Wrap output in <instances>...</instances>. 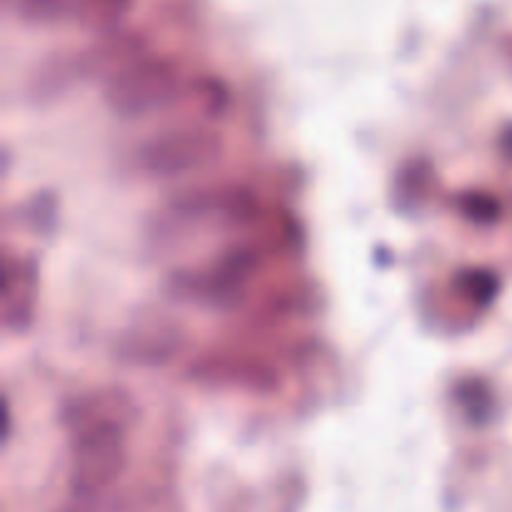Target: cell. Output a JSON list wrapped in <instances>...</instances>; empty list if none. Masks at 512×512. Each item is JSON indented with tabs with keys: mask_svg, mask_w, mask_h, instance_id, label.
<instances>
[{
	"mask_svg": "<svg viewBox=\"0 0 512 512\" xmlns=\"http://www.w3.org/2000/svg\"><path fill=\"white\" fill-rule=\"evenodd\" d=\"M123 400L88 398L70 413L73 470L70 483L80 498H98L125 468Z\"/></svg>",
	"mask_w": 512,
	"mask_h": 512,
	"instance_id": "cell-1",
	"label": "cell"
},
{
	"mask_svg": "<svg viewBox=\"0 0 512 512\" xmlns=\"http://www.w3.org/2000/svg\"><path fill=\"white\" fill-rule=\"evenodd\" d=\"M215 145L210 143L208 135L193 133V135H168L165 140H158L150 145L148 163L150 168L158 173H175V170H185L198 165L205 155H210Z\"/></svg>",
	"mask_w": 512,
	"mask_h": 512,
	"instance_id": "cell-2",
	"label": "cell"
}]
</instances>
